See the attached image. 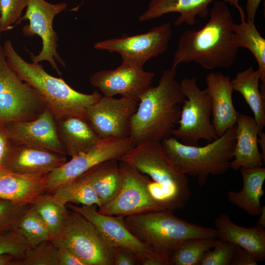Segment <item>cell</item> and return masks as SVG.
<instances>
[{
    "label": "cell",
    "instance_id": "8fae6325",
    "mask_svg": "<svg viewBox=\"0 0 265 265\" xmlns=\"http://www.w3.org/2000/svg\"><path fill=\"white\" fill-rule=\"evenodd\" d=\"M172 31L169 23L155 26L148 32L132 36L123 34L118 38L99 41L94 45L99 50L119 53L123 62L143 67L150 59L167 49Z\"/></svg>",
    "mask_w": 265,
    "mask_h": 265
},
{
    "label": "cell",
    "instance_id": "277c9868",
    "mask_svg": "<svg viewBox=\"0 0 265 265\" xmlns=\"http://www.w3.org/2000/svg\"><path fill=\"white\" fill-rule=\"evenodd\" d=\"M132 234L153 252L170 257L183 242L192 238H217L215 228L190 223L168 210L124 216Z\"/></svg>",
    "mask_w": 265,
    "mask_h": 265
},
{
    "label": "cell",
    "instance_id": "ba28073f",
    "mask_svg": "<svg viewBox=\"0 0 265 265\" xmlns=\"http://www.w3.org/2000/svg\"><path fill=\"white\" fill-rule=\"evenodd\" d=\"M186 96L181 108L179 126L172 136L182 143L198 146L200 139L211 142L219 137L212 122L211 97L207 90L201 89L194 77L185 78L180 82Z\"/></svg>",
    "mask_w": 265,
    "mask_h": 265
},
{
    "label": "cell",
    "instance_id": "7a4b0ae2",
    "mask_svg": "<svg viewBox=\"0 0 265 265\" xmlns=\"http://www.w3.org/2000/svg\"><path fill=\"white\" fill-rule=\"evenodd\" d=\"M176 67L165 70L156 86L148 87L140 96L131 122L130 137L136 145L161 142L172 136L186 97L176 80Z\"/></svg>",
    "mask_w": 265,
    "mask_h": 265
},
{
    "label": "cell",
    "instance_id": "7dc6e473",
    "mask_svg": "<svg viewBox=\"0 0 265 265\" xmlns=\"http://www.w3.org/2000/svg\"><path fill=\"white\" fill-rule=\"evenodd\" d=\"M241 0H223L225 3H228L230 5L233 6L238 9L241 8L239 2Z\"/></svg>",
    "mask_w": 265,
    "mask_h": 265
},
{
    "label": "cell",
    "instance_id": "4dcf8cb0",
    "mask_svg": "<svg viewBox=\"0 0 265 265\" xmlns=\"http://www.w3.org/2000/svg\"><path fill=\"white\" fill-rule=\"evenodd\" d=\"M14 229L25 238L31 247L51 239L47 227L31 205L19 218Z\"/></svg>",
    "mask_w": 265,
    "mask_h": 265
},
{
    "label": "cell",
    "instance_id": "e0dca14e",
    "mask_svg": "<svg viewBox=\"0 0 265 265\" xmlns=\"http://www.w3.org/2000/svg\"><path fill=\"white\" fill-rule=\"evenodd\" d=\"M66 207L81 214L94 226L104 239L113 247H122L134 252L138 258L153 252L140 242L129 231L124 216L101 213L96 205L78 206L68 204Z\"/></svg>",
    "mask_w": 265,
    "mask_h": 265
},
{
    "label": "cell",
    "instance_id": "5bb4252c",
    "mask_svg": "<svg viewBox=\"0 0 265 265\" xmlns=\"http://www.w3.org/2000/svg\"><path fill=\"white\" fill-rule=\"evenodd\" d=\"M124 172L122 187L114 199L98 208L101 213L126 216L163 209L151 196L148 177L129 164L120 161Z\"/></svg>",
    "mask_w": 265,
    "mask_h": 265
},
{
    "label": "cell",
    "instance_id": "484cf974",
    "mask_svg": "<svg viewBox=\"0 0 265 265\" xmlns=\"http://www.w3.org/2000/svg\"><path fill=\"white\" fill-rule=\"evenodd\" d=\"M243 185L239 191L230 190L227 197L229 201L252 216L261 212V199L265 191V168L262 166L240 168Z\"/></svg>",
    "mask_w": 265,
    "mask_h": 265
},
{
    "label": "cell",
    "instance_id": "7bdbcfd3",
    "mask_svg": "<svg viewBox=\"0 0 265 265\" xmlns=\"http://www.w3.org/2000/svg\"><path fill=\"white\" fill-rule=\"evenodd\" d=\"M262 0H246L245 18L248 21H255L257 11Z\"/></svg>",
    "mask_w": 265,
    "mask_h": 265
},
{
    "label": "cell",
    "instance_id": "60d3db41",
    "mask_svg": "<svg viewBox=\"0 0 265 265\" xmlns=\"http://www.w3.org/2000/svg\"><path fill=\"white\" fill-rule=\"evenodd\" d=\"M58 265H85L75 254L62 247H57Z\"/></svg>",
    "mask_w": 265,
    "mask_h": 265
},
{
    "label": "cell",
    "instance_id": "d590c367",
    "mask_svg": "<svg viewBox=\"0 0 265 265\" xmlns=\"http://www.w3.org/2000/svg\"><path fill=\"white\" fill-rule=\"evenodd\" d=\"M29 205L0 198V233L13 230L17 221Z\"/></svg>",
    "mask_w": 265,
    "mask_h": 265
},
{
    "label": "cell",
    "instance_id": "30bf717a",
    "mask_svg": "<svg viewBox=\"0 0 265 265\" xmlns=\"http://www.w3.org/2000/svg\"><path fill=\"white\" fill-rule=\"evenodd\" d=\"M67 6L65 2L52 4L45 0H28L26 13L15 24L16 26L24 20L29 21V24L22 27V33L29 37L38 35L42 42L41 51L37 55L30 53V59L35 63L47 61L59 75L61 72L56 61L64 67L66 64L57 52L58 36L53 23L55 15L64 11Z\"/></svg>",
    "mask_w": 265,
    "mask_h": 265
},
{
    "label": "cell",
    "instance_id": "7402d4cb",
    "mask_svg": "<svg viewBox=\"0 0 265 265\" xmlns=\"http://www.w3.org/2000/svg\"><path fill=\"white\" fill-rule=\"evenodd\" d=\"M55 121L65 154L71 158L88 151L102 139L85 117L69 116Z\"/></svg>",
    "mask_w": 265,
    "mask_h": 265
},
{
    "label": "cell",
    "instance_id": "e575fe53",
    "mask_svg": "<svg viewBox=\"0 0 265 265\" xmlns=\"http://www.w3.org/2000/svg\"><path fill=\"white\" fill-rule=\"evenodd\" d=\"M28 0H0L1 31L12 29L27 6Z\"/></svg>",
    "mask_w": 265,
    "mask_h": 265
},
{
    "label": "cell",
    "instance_id": "ac0fdd59",
    "mask_svg": "<svg viewBox=\"0 0 265 265\" xmlns=\"http://www.w3.org/2000/svg\"><path fill=\"white\" fill-rule=\"evenodd\" d=\"M67 161L65 155L41 148L12 143L3 168L21 174L41 177Z\"/></svg>",
    "mask_w": 265,
    "mask_h": 265
},
{
    "label": "cell",
    "instance_id": "603a6c76",
    "mask_svg": "<svg viewBox=\"0 0 265 265\" xmlns=\"http://www.w3.org/2000/svg\"><path fill=\"white\" fill-rule=\"evenodd\" d=\"M215 0H151L145 12L139 17V22H145L162 15L177 12L180 16L174 22L178 26L183 24L193 26L197 17L206 18L210 14L208 7Z\"/></svg>",
    "mask_w": 265,
    "mask_h": 265
},
{
    "label": "cell",
    "instance_id": "4316f807",
    "mask_svg": "<svg viewBox=\"0 0 265 265\" xmlns=\"http://www.w3.org/2000/svg\"><path fill=\"white\" fill-rule=\"evenodd\" d=\"M239 24L234 23L233 27V39L236 46L248 49L257 62V69L260 75L261 91L265 95V39L256 28L255 21L246 20L243 9L238 10Z\"/></svg>",
    "mask_w": 265,
    "mask_h": 265
},
{
    "label": "cell",
    "instance_id": "2e32d148",
    "mask_svg": "<svg viewBox=\"0 0 265 265\" xmlns=\"http://www.w3.org/2000/svg\"><path fill=\"white\" fill-rule=\"evenodd\" d=\"M5 126L14 144L41 148L66 156L58 136L55 118L48 108L34 120L13 122Z\"/></svg>",
    "mask_w": 265,
    "mask_h": 265
},
{
    "label": "cell",
    "instance_id": "f35d334b",
    "mask_svg": "<svg viewBox=\"0 0 265 265\" xmlns=\"http://www.w3.org/2000/svg\"><path fill=\"white\" fill-rule=\"evenodd\" d=\"M12 145L5 124L0 122V169L4 167Z\"/></svg>",
    "mask_w": 265,
    "mask_h": 265
},
{
    "label": "cell",
    "instance_id": "9c48e42d",
    "mask_svg": "<svg viewBox=\"0 0 265 265\" xmlns=\"http://www.w3.org/2000/svg\"><path fill=\"white\" fill-rule=\"evenodd\" d=\"M46 108L37 92L9 67L0 46V122L31 121Z\"/></svg>",
    "mask_w": 265,
    "mask_h": 265
},
{
    "label": "cell",
    "instance_id": "cb8c5ba5",
    "mask_svg": "<svg viewBox=\"0 0 265 265\" xmlns=\"http://www.w3.org/2000/svg\"><path fill=\"white\" fill-rule=\"evenodd\" d=\"M47 191L46 175L21 174L9 169H0V198L15 203L31 204Z\"/></svg>",
    "mask_w": 265,
    "mask_h": 265
},
{
    "label": "cell",
    "instance_id": "7c38bea8",
    "mask_svg": "<svg viewBox=\"0 0 265 265\" xmlns=\"http://www.w3.org/2000/svg\"><path fill=\"white\" fill-rule=\"evenodd\" d=\"M135 145L130 137L102 139L88 151L72 157L46 175L47 191L53 192L59 186L77 178L104 161L112 159L119 160Z\"/></svg>",
    "mask_w": 265,
    "mask_h": 265
},
{
    "label": "cell",
    "instance_id": "44dd1931",
    "mask_svg": "<svg viewBox=\"0 0 265 265\" xmlns=\"http://www.w3.org/2000/svg\"><path fill=\"white\" fill-rule=\"evenodd\" d=\"M217 238L239 246L252 254L258 261L265 259V230L255 226L246 228L234 223L225 214L214 220Z\"/></svg>",
    "mask_w": 265,
    "mask_h": 265
},
{
    "label": "cell",
    "instance_id": "b9f144b4",
    "mask_svg": "<svg viewBox=\"0 0 265 265\" xmlns=\"http://www.w3.org/2000/svg\"><path fill=\"white\" fill-rule=\"evenodd\" d=\"M138 262L141 265H170L168 256L154 252L146 254L138 259Z\"/></svg>",
    "mask_w": 265,
    "mask_h": 265
},
{
    "label": "cell",
    "instance_id": "6da1fadb",
    "mask_svg": "<svg viewBox=\"0 0 265 265\" xmlns=\"http://www.w3.org/2000/svg\"><path fill=\"white\" fill-rule=\"evenodd\" d=\"M210 19L199 30L187 29L180 37L172 66L194 62L210 70L232 66L238 48L233 39L232 14L223 1H215Z\"/></svg>",
    "mask_w": 265,
    "mask_h": 265
},
{
    "label": "cell",
    "instance_id": "8992f818",
    "mask_svg": "<svg viewBox=\"0 0 265 265\" xmlns=\"http://www.w3.org/2000/svg\"><path fill=\"white\" fill-rule=\"evenodd\" d=\"M148 176L160 185L172 212L183 208L191 192L187 176L180 171L165 154L161 142L148 141L136 145L118 160Z\"/></svg>",
    "mask_w": 265,
    "mask_h": 265
},
{
    "label": "cell",
    "instance_id": "9a60e30c",
    "mask_svg": "<svg viewBox=\"0 0 265 265\" xmlns=\"http://www.w3.org/2000/svg\"><path fill=\"white\" fill-rule=\"evenodd\" d=\"M155 74L145 71L143 67L122 62L113 70H101L90 77L91 85L104 96L122 97L139 101L141 94L151 85Z\"/></svg>",
    "mask_w": 265,
    "mask_h": 265
},
{
    "label": "cell",
    "instance_id": "ab89813d",
    "mask_svg": "<svg viewBox=\"0 0 265 265\" xmlns=\"http://www.w3.org/2000/svg\"><path fill=\"white\" fill-rule=\"evenodd\" d=\"M258 262L250 252L236 246L230 265H257Z\"/></svg>",
    "mask_w": 265,
    "mask_h": 265
},
{
    "label": "cell",
    "instance_id": "5b68a950",
    "mask_svg": "<svg viewBox=\"0 0 265 265\" xmlns=\"http://www.w3.org/2000/svg\"><path fill=\"white\" fill-rule=\"evenodd\" d=\"M236 125L204 146L187 145L173 136L161 141L163 151L182 173L204 185L210 175L225 174L230 168L236 143Z\"/></svg>",
    "mask_w": 265,
    "mask_h": 265
},
{
    "label": "cell",
    "instance_id": "52a82bcc",
    "mask_svg": "<svg viewBox=\"0 0 265 265\" xmlns=\"http://www.w3.org/2000/svg\"><path fill=\"white\" fill-rule=\"evenodd\" d=\"M51 240L71 251L85 265H114L113 247L91 222L75 211L67 210L60 231Z\"/></svg>",
    "mask_w": 265,
    "mask_h": 265
},
{
    "label": "cell",
    "instance_id": "83f0119b",
    "mask_svg": "<svg viewBox=\"0 0 265 265\" xmlns=\"http://www.w3.org/2000/svg\"><path fill=\"white\" fill-rule=\"evenodd\" d=\"M260 75L258 70L252 67L238 72L231 80L233 91L239 93L254 114L260 131L265 126V95L261 91L259 82Z\"/></svg>",
    "mask_w": 265,
    "mask_h": 265
},
{
    "label": "cell",
    "instance_id": "f6af8a7d",
    "mask_svg": "<svg viewBox=\"0 0 265 265\" xmlns=\"http://www.w3.org/2000/svg\"><path fill=\"white\" fill-rule=\"evenodd\" d=\"M258 143L259 144L262 150V155L263 161H265V133L263 131H259L258 136Z\"/></svg>",
    "mask_w": 265,
    "mask_h": 265
},
{
    "label": "cell",
    "instance_id": "c3c4849f",
    "mask_svg": "<svg viewBox=\"0 0 265 265\" xmlns=\"http://www.w3.org/2000/svg\"><path fill=\"white\" fill-rule=\"evenodd\" d=\"M1 27H0V33L1 32Z\"/></svg>",
    "mask_w": 265,
    "mask_h": 265
},
{
    "label": "cell",
    "instance_id": "d6986e66",
    "mask_svg": "<svg viewBox=\"0 0 265 265\" xmlns=\"http://www.w3.org/2000/svg\"><path fill=\"white\" fill-rule=\"evenodd\" d=\"M206 84L211 99L212 124L220 137L236 125L239 114L233 102L231 79L221 72H212L207 76Z\"/></svg>",
    "mask_w": 265,
    "mask_h": 265
},
{
    "label": "cell",
    "instance_id": "ee69618b",
    "mask_svg": "<svg viewBox=\"0 0 265 265\" xmlns=\"http://www.w3.org/2000/svg\"><path fill=\"white\" fill-rule=\"evenodd\" d=\"M19 259L9 254H0V265H18Z\"/></svg>",
    "mask_w": 265,
    "mask_h": 265
},
{
    "label": "cell",
    "instance_id": "1f68e13d",
    "mask_svg": "<svg viewBox=\"0 0 265 265\" xmlns=\"http://www.w3.org/2000/svg\"><path fill=\"white\" fill-rule=\"evenodd\" d=\"M30 205L46 224L52 239L60 231L68 208L66 206L56 204L52 199L50 195L44 193L39 195Z\"/></svg>",
    "mask_w": 265,
    "mask_h": 265
},
{
    "label": "cell",
    "instance_id": "8d00e7d4",
    "mask_svg": "<svg viewBox=\"0 0 265 265\" xmlns=\"http://www.w3.org/2000/svg\"><path fill=\"white\" fill-rule=\"evenodd\" d=\"M236 247L217 238L214 246L206 253L200 265H230Z\"/></svg>",
    "mask_w": 265,
    "mask_h": 265
},
{
    "label": "cell",
    "instance_id": "836d02e7",
    "mask_svg": "<svg viewBox=\"0 0 265 265\" xmlns=\"http://www.w3.org/2000/svg\"><path fill=\"white\" fill-rule=\"evenodd\" d=\"M31 247L16 230L0 233V254H9L21 259Z\"/></svg>",
    "mask_w": 265,
    "mask_h": 265
},
{
    "label": "cell",
    "instance_id": "d6a6232c",
    "mask_svg": "<svg viewBox=\"0 0 265 265\" xmlns=\"http://www.w3.org/2000/svg\"><path fill=\"white\" fill-rule=\"evenodd\" d=\"M18 265H58L57 247L51 240L30 247Z\"/></svg>",
    "mask_w": 265,
    "mask_h": 265
},
{
    "label": "cell",
    "instance_id": "74e56055",
    "mask_svg": "<svg viewBox=\"0 0 265 265\" xmlns=\"http://www.w3.org/2000/svg\"><path fill=\"white\" fill-rule=\"evenodd\" d=\"M114 265H137L136 254L131 250L122 247H113Z\"/></svg>",
    "mask_w": 265,
    "mask_h": 265
},
{
    "label": "cell",
    "instance_id": "ffe728a7",
    "mask_svg": "<svg viewBox=\"0 0 265 265\" xmlns=\"http://www.w3.org/2000/svg\"><path fill=\"white\" fill-rule=\"evenodd\" d=\"M236 127V143L230 168L237 170L262 166L263 159L258 143L260 131L253 117L239 113Z\"/></svg>",
    "mask_w": 265,
    "mask_h": 265
},
{
    "label": "cell",
    "instance_id": "3957f363",
    "mask_svg": "<svg viewBox=\"0 0 265 265\" xmlns=\"http://www.w3.org/2000/svg\"><path fill=\"white\" fill-rule=\"evenodd\" d=\"M3 49L9 67L37 92L55 120L69 116L85 118L86 108L102 96L97 90L91 94L78 92L62 78L49 74L42 65L25 61L15 50L9 40L4 43Z\"/></svg>",
    "mask_w": 265,
    "mask_h": 265
},
{
    "label": "cell",
    "instance_id": "d4e9b609",
    "mask_svg": "<svg viewBox=\"0 0 265 265\" xmlns=\"http://www.w3.org/2000/svg\"><path fill=\"white\" fill-rule=\"evenodd\" d=\"M118 161L106 160L79 177L92 188L101 201V207L113 200L122 187L124 172Z\"/></svg>",
    "mask_w": 265,
    "mask_h": 265
},
{
    "label": "cell",
    "instance_id": "4fadbf2b",
    "mask_svg": "<svg viewBox=\"0 0 265 265\" xmlns=\"http://www.w3.org/2000/svg\"><path fill=\"white\" fill-rule=\"evenodd\" d=\"M138 104L133 99L104 95L86 108L85 118L101 139L127 138Z\"/></svg>",
    "mask_w": 265,
    "mask_h": 265
},
{
    "label": "cell",
    "instance_id": "f1b7e54d",
    "mask_svg": "<svg viewBox=\"0 0 265 265\" xmlns=\"http://www.w3.org/2000/svg\"><path fill=\"white\" fill-rule=\"evenodd\" d=\"M56 204L66 206L68 204L82 206H101V202L92 188L78 177L57 187L50 195Z\"/></svg>",
    "mask_w": 265,
    "mask_h": 265
},
{
    "label": "cell",
    "instance_id": "bcb514c9",
    "mask_svg": "<svg viewBox=\"0 0 265 265\" xmlns=\"http://www.w3.org/2000/svg\"><path fill=\"white\" fill-rule=\"evenodd\" d=\"M260 217L256 223V226L262 227L263 228H265V207L263 206L261 212L259 214Z\"/></svg>",
    "mask_w": 265,
    "mask_h": 265
},
{
    "label": "cell",
    "instance_id": "f546056e",
    "mask_svg": "<svg viewBox=\"0 0 265 265\" xmlns=\"http://www.w3.org/2000/svg\"><path fill=\"white\" fill-rule=\"evenodd\" d=\"M217 238H192L186 240L169 257L172 265H200L206 253L212 248Z\"/></svg>",
    "mask_w": 265,
    "mask_h": 265
}]
</instances>
